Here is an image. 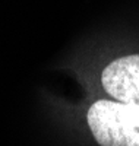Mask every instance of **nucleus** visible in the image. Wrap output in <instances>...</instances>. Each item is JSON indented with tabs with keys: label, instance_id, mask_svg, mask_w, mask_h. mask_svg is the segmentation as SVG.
Returning <instances> with one entry per match:
<instances>
[{
	"label": "nucleus",
	"instance_id": "1",
	"mask_svg": "<svg viewBox=\"0 0 139 146\" xmlns=\"http://www.w3.org/2000/svg\"><path fill=\"white\" fill-rule=\"evenodd\" d=\"M88 126L101 146H139V105L97 101L88 111Z\"/></svg>",
	"mask_w": 139,
	"mask_h": 146
},
{
	"label": "nucleus",
	"instance_id": "2",
	"mask_svg": "<svg viewBox=\"0 0 139 146\" xmlns=\"http://www.w3.org/2000/svg\"><path fill=\"white\" fill-rule=\"evenodd\" d=\"M101 82L116 101L139 105V54L111 62L104 67Z\"/></svg>",
	"mask_w": 139,
	"mask_h": 146
}]
</instances>
